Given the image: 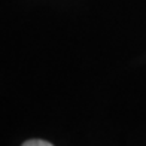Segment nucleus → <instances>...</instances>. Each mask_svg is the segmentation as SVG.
<instances>
[{
  "label": "nucleus",
  "instance_id": "nucleus-1",
  "mask_svg": "<svg viewBox=\"0 0 146 146\" xmlns=\"http://www.w3.org/2000/svg\"><path fill=\"white\" fill-rule=\"evenodd\" d=\"M23 146H54L49 142H45V140H39V139H31V140L24 142Z\"/></svg>",
  "mask_w": 146,
  "mask_h": 146
}]
</instances>
